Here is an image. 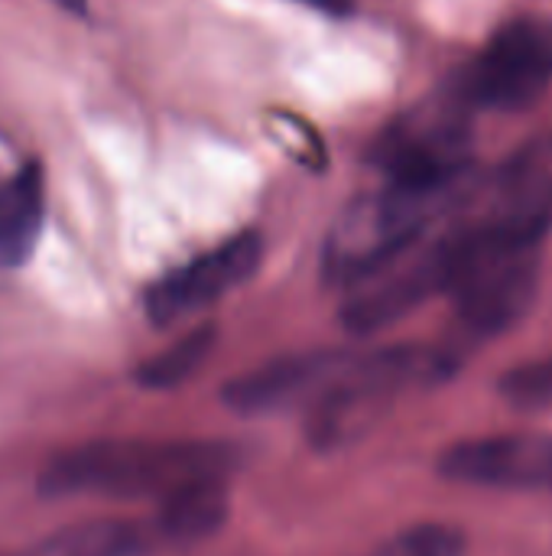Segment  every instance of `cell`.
<instances>
[{"label": "cell", "instance_id": "8", "mask_svg": "<svg viewBox=\"0 0 552 556\" xmlns=\"http://www.w3.org/2000/svg\"><path fill=\"white\" fill-rule=\"evenodd\" d=\"M264 257V241L257 231H241L218 248L179 264L166 277H159L146 296V316L153 326H172L182 323L208 306H215L221 296L247 283Z\"/></svg>", "mask_w": 552, "mask_h": 556}, {"label": "cell", "instance_id": "15", "mask_svg": "<svg viewBox=\"0 0 552 556\" xmlns=\"http://www.w3.org/2000/svg\"><path fill=\"white\" fill-rule=\"evenodd\" d=\"M468 541L459 528L449 525H420L400 531L397 538L384 541L368 556H465Z\"/></svg>", "mask_w": 552, "mask_h": 556}, {"label": "cell", "instance_id": "7", "mask_svg": "<svg viewBox=\"0 0 552 556\" xmlns=\"http://www.w3.org/2000/svg\"><path fill=\"white\" fill-rule=\"evenodd\" d=\"M449 264H452V228L442 231L439 238H420L387 267H381L377 274L364 277L348 290V300L342 306L345 329L358 336L377 332L403 319L426 300L446 293Z\"/></svg>", "mask_w": 552, "mask_h": 556}, {"label": "cell", "instance_id": "14", "mask_svg": "<svg viewBox=\"0 0 552 556\" xmlns=\"http://www.w3.org/2000/svg\"><path fill=\"white\" fill-rule=\"evenodd\" d=\"M215 339H218L215 326H195V329H189L169 349H163L153 358H146L137 368V381L143 388H153V391H169V388L185 384L205 365V358L211 355Z\"/></svg>", "mask_w": 552, "mask_h": 556}, {"label": "cell", "instance_id": "13", "mask_svg": "<svg viewBox=\"0 0 552 556\" xmlns=\"http://www.w3.org/2000/svg\"><path fill=\"white\" fill-rule=\"evenodd\" d=\"M146 531L130 521H85L62 528L13 556H140Z\"/></svg>", "mask_w": 552, "mask_h": 556}, {"label": "cell", "instance_id": "6", "mask_svg": "<svg viewBox=\"0 0 552 556\" xmlns=\"http://www.w3.org/2000/svg\"><path fill=\"white\" fill-rule=\"evenodd\" d=\"M475 111H527L552 88V20L524 13L491 33L475 59L452 78Z\"/></svg>", "mask_w": 552, "mask_h": 556}, {"label": "cell", "instance_id": "17", "mask_svg": "<svg viewBox=\"0 0 552 556\" xmlns=\"http://www.w3.org/2000/svg\"><path fill=\"white\" fill-rule=\"evenodd\" d=\"M540 231H547L550 235L552 231V179L543 186V189H537L530 199H524L521 205H517Z\"/></svg>", "mask_w": 552, "mask_h": 556}, {"label": "cell", "instance_id": "5", "mask_svg": "<svg viewBox=\"0 0 552 556\" xmlns=\"http://www.w3.org/2000/svg\"><path fill=\"white\" fill-rule=\"evenodd\" d=\"M452 368L455 362L449 349L433 345H387L361 352L348 378L309 410L312 446L329 453L358 443L403 391L442 381Z\"/></svg>", "mask_w": 552, "mask_h": 556}, {"label": "cell", "instance_id": "12", "mask_svg": "<svg viewBox=\"0 0 552 556\" xmlns=\"http://www.w3.org/2000/svg\"><path fill=\"white\" fill-rule=\"evenodd\" d=\"M224 515H228V476H211V479H198V482L179 489L176 495H169L166 502H159L156 531L166 541L192 544V541L215 534L221 528Z\"/></svg>", "mask_w": 552, "mask_h": 556}, {"label": "cell", "instance_id": "11", "mask_svg": "<svg viewBox=\"0 0 552 556\" xmlns=\"http://www.w3.org/2000/svg\"><path fill=\"white\" fill-rule=\"evenodd\" d=\"M46 218V186L36 163L0 182V267H20L36 251Z\"/></svg>", "mask_w": 552, "mask_h": 556}, {"label": "cell", "instance_id": "3", "mask_svg": "<svg viewBox=\"0 0 552 556\" xmlns=\"http://www.w3.org/2000/svg\"><path fill=\"white\" fill-rule=\"evenodd\" d=\"M475 114L449 81L387 121L368 147V163L381 173V182L462 192L472 179Z\"/></svg>", "mask_w": 552, "mask_h": 556}, {"label": "cell", "instance_id": "10", "mask_svg": "<svg viewBox=\"0 0 552 556\" xmlns=\"http://www.w3.org/2000/svg\"><path fill=\"white\" fill-rule=\"evenodd\" d=\"M439 472L449 482L478 489L552 492V433H498L462 440L442 450Z\"/></svg>", "mask_w": 552, "mask_h": 556}, {"label": "cell", "instance_id": "18", "mask_svg": "<svg viewBox=\"0 0 552 556\" xmlns=\"http://www.w3.org/2000/svg\"><path fill=\"white\" fill-rule=\"evenodd\" d=\"M309 3H316L322 10H342V7H348V0H309Z\"/></svg>", "mask_w": 552, "mask_h": 556}, {"label": "cell", "instance_id": "16", "mask_svg": "<svg viewBox=\"0 0 552 556\" xmlns=\"http://www.w3.org/2000/svg\"><path fill=\"white\" fill-rule=\"evenodd\" d=\"M501 394L514 407H524V410L552 404V355L511 368L508 378L501 381Z\"/></svg>", "mask_w": 552, "mask_h": 556}, {"label": "cell", "instance_id": "9", "mask_svg": "<svg viewBox=\"0 0 552 556\" xmlns=\"http://www.w3.org/2000/svg\"><path fill=\"white\" fill-rule=\"evenodd\" d=\"M361 352L345 349H319L273 358L241 378H234L221 397L234 414L257 417V414H283L293 407L312 410L335 384L348 378Z\"/></svg>", "mask_w": 552, "mask_h": 556}, {"label": "cell", "instance_id": "2", "mask_svg": "<svg viewBox=\"0 0 552 556\" xmlns=\"http://www.w3.org/2000/svg\"><path fill=\"white\" fill-rule=\"evenodd\" d=\"M234 463V446L208 440H94L55 456L39 472V495L166 502L198 479L228 476Z\"/></svg>", "mask_w": 552, "mask_h": 556}, {"label": "cell", "instance_id": "1", "mask_svg": "<svg viewBox=\"0 0 552 556\" xmlns=\"http://www.w3.org/2000/svg\"><path fill=\"white\" fill-rule=\"evenodd\" d=\"M543 238L517 205L498 218L452 228L446 296L465 332L488 339L517 326L540 290Z\"/></svg>", "mask_w": 552, "mask_h": 556}, {"label": "cell", "instance_id": "4", "mask_svg": "<svg viewBox=\"0 0 552 556\" xmlns=\"http://www.w3.org/2000/svg\"><path fill=\"white\" fill-rule=\"evenodd\" d=\"M459 199L462 192H426L394 182L361 192L338 212L325 235L322 280L351 290L426 238L429 225Z\"/></svg>", "mask_w": 552, "mask_h": 556}]
</instances>
